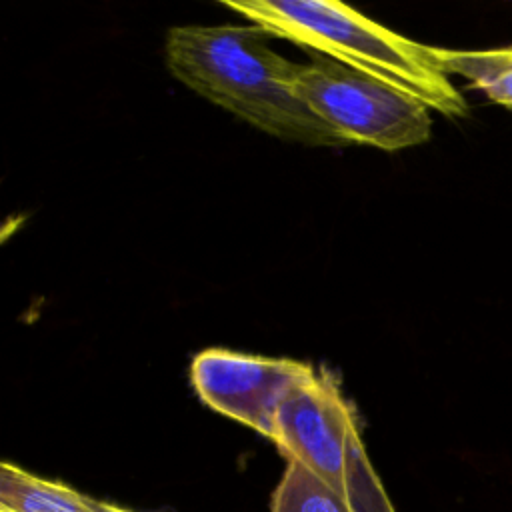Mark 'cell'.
Instances as JSON below:
<instances>
[{
    "instance_id": "obj_3",
    "label": "cell",
    "mask_w": 512,
    "mask_h": 512,
    "mask_svg": "<svg viewBox=\"0 0 512 512\" xmlns=\"http://www.w3.org/2000/svg\"><path fill=\"white\" fill-rule=\"evenodd\" d=\"M292 88L350 144L402 150L430 138V108L422 100L332 58L312 54L308 64H296Z\"/></svg>"
},
{
    "instance_id": "obj_7",
    "label": "cell",
    "mask_w": 512,
    "mask_h": 512,
    "mask_svg": "<svg viewBox=\"0 0 512 512\" xmlns=\"http://www.w3.org/2000/svg\"><path fill=\"white\" fill-rule=\"evenodd\" d=\"M436 66L448 76L468 78L490 100L512 110V46L492 50H450L430 46Z\"/></svg>"
},
{
    "instance_id": "obj_1",
    "label": "cell",
    "mask_w": 512,
    "mask_h": 512,
    "mask_svg": "<svg viewBox=\"0 0 512 512\" xmlns=\"http://www.w3.org/2000/svg\"><path fill=\"white\" fill-rule=\"evenodd\" d=\"M256 26H176L164 44L172 76L258 130L308 146H348L294 92L296 62Z\"/></svg>"
},
{
    "instance_id": "obj_9",
    "label": "cell",
    "mask_w": 512,
    "mask_h": 512,
    "mask_svg": "<svg viewBox=\"0 0 512 512\" xmlns=\"http://www.w3.org/2000/svg\"><path fill=\"white\" fill-rule=\"evenodd\" d=\"M90 506L94 512H126V510H120L116 506H110V504H104V502H98V500H92L90 498Z\"/></svg>"
},
{
    "instance_id": "obj_5",
    "label": "cell",
    "mask_w": 512,
    "mask_h": 512,
    "mask_svg": "<svg viewBox=\"0 0 512 512\" xmlns=\"http://www.w3.org/2000/svg\"><path fill=\"white\" fill-rule=\"evenodd\" d=\"M314 372L298 360L210 348L192 360L190 380L206 406L272 440L282 398Z\"/></svg>"
},
{
    "instance_id": "obj_6",
    "label": "cell",
    "mask_w": 512,
    "mask_h": 512,
    "mask_svg": "<svg viewBox=\"0 0 512 512\" xmlns=\"http://www.w3.org/2000/svg\"><path fill=\"white\" fill-rule=\"evenodd\" d=\"M0 512H94L90 498L4 462L0 466Z\"/></svg>"
},
{
    "instance_id": "obj_2",
    "label": "cell",
    "mask_w": 512,
    "mask_h": 512,
    "mask_svg": "<svg viewBox=\"0 0 512 512\" xmlns=\"http://www.w3.org/2000/svg\"><path fill=\"white\" fill-rule=\"evenodd\" d=\"M224 6L268 36L380 78L446 116H464L468 110L460 92L436 66L430 46L404 38L340 2L226 0Z\"/></svg>"
},
{
    "instance_id": "obj_8",
    "label": "cell",
    "mask_w": 512,
    "mask_h": 512,
    "mask_svg": "<svg viewBox=\"0 0 512 512\" xmlns=\"http://www.w3.org/2000/svg\"><path fill=\"white\" fill-rule=\"evenodd\" d=\"M272 512H352L346 500L302 462L288 458L272 498Z\"/></svg>"
},
{
    "instance_id": "obj_4",
    "label": "cell",
    "mask_w": 512,
    "mask_h": 512,
    "mask_svg": "<svg viewBox=\"0 0 512 512\" xmlns=\"http://www.w3.org/2000/svg\"><path fill=\"white\" fill-rule=\"evenodd\" d=\"M272 442L346 500L348 458L362 440L350 406L326 374L314 372L282 398Z\"/></svg>"
}]
</instances>
